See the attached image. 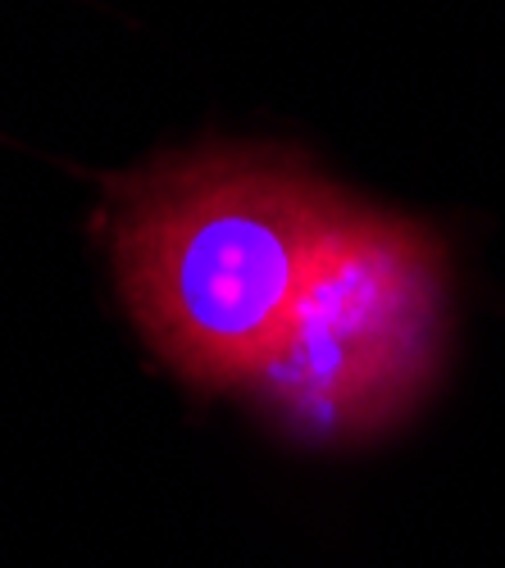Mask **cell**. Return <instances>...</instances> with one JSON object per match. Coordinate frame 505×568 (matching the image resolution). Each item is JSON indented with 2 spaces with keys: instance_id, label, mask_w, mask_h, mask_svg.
Wrapping results in <instances>:
<instances>
[{
  "instance_id": "obj_1",
  "label": "cell",
  "mask_w": 505,
  "mask_h": 568,
  "mask_svg": "<svg viewBox=\"0 0 505 568\" xmlns=\"http://www.w3.org/2000/svg\"><path fill=\"white\" fill-rule=\"evenodd\" d=\"M324 178L279 151H196L110 186L119 292L142 337L201 392L251 387L337 219Z\"/></svg>"
},
{
  "instance_id": "obj_2",
  "label": "cell",
  "mask_w": 505,
  "mask_h": 568,
  "mask_svg": "<svg viewBox=\"0 0 505 568\" xmlns=\"http://www.w3.org/2000/svg\"><path fill=\"white\" fill-rule=\"evenodd\" d=\"M446 333L442 236L342 201L287 333L246 392L305 442H360L387 433L433 392Z\"/></svg>"
}]
</instances>
